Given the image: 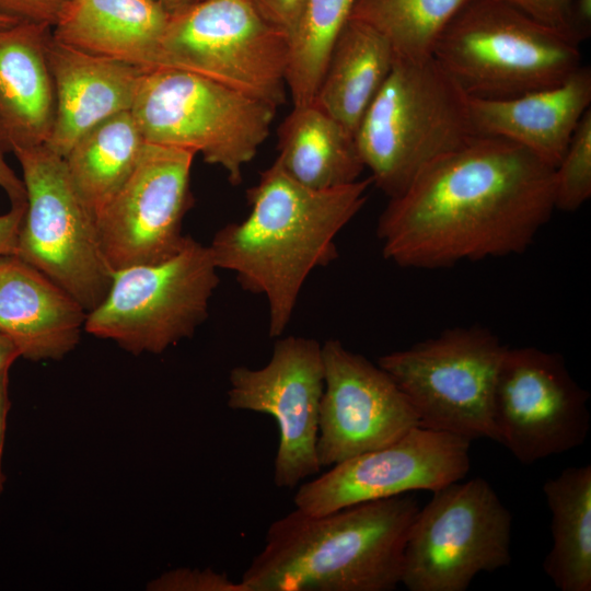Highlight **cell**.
Here are the masks:
<instances>
[{
	"label": "cell",
	"instance_id": "obj_1",
	"mask_svg": "<svg viewBox=\"0 0 591 591\" xmlns=\"http://www.w3.org/2000/svg\"><path fill=\"white\" fill-rule=\"evenodd\" d=\"M554 169L507 139L478 135L427 166L381 213L385 259L440 269L525 252L554 210Z\"/></svg>",
	"mask_w": 591,
	"mask_h": 591
},
{
	"label": "cell",
	"instance_id": "obj_2",
	"mask_svg": "<svg viewBox=\"0 0 591 591\" xmlns=\"http://www.w3.org/2000/svg\"><path fill=\"white\" fill-rule=\"evenodd\" d=\"M371 184L368 177L313 189L275 160L246 192L247 217L215 234L208 246L218 269L234 273L242 289L265 297L270 337L288 326L311 271L338 256L335 239L366 204Z\"/></svg>",
	"mask_w": 591,
	"mask_h": 591
},
{
	"label": "cell",
	"instance_id": "obj_3",
	"mask_svg": "<svg viewBox=\"0 0 591 591\" xmlns=\"http://www.w3.org/2000/svg\"><path fill=\"white\" fill-rule=\"evenodd\" d=\"M418 510L406 494L317 515L294 509L268 526L241 581L248 591L395 590Z\"/></svg>",
	"mask_w": 591,
	"mask_h": 591
},
{
	"label": "cell",
	"instance_id": "obj_4",
	"mask_svg": "<svg viewBox=\"0 0 591 591\" xmlns=\"http://www.w3.org/2000/svg\"><path fill=\"white\" fill-rule=\"evenodd\" d=\"M476 136L470 96L433 57H395L355 141L372 184L393 198L427 166Z\"/></svg>",
	"mask_w": 591,
	"mask_h": 591
},
{
	"label": "cell",
	"instance_id": "obj_5",
	"mask_svg": "<svg viewBox=\"0 0 591 591\" xmlns=\"http://www.w3.org/2000/svg\"><path fill=\"white\" fill-rule=\"evenodd\" d=\"M579 42L499 0H473L444 27L432 57L470 96L501 100L564 82Z\"/></svg>",
	"mask_w": 591,
	"mask_h": 591
},
{
	"label": "cell",
	"instance_id": "obj_6",
	"mask_svg": "<svg viewBox=\"0 0 591 591\" xmlns=\"http://www.w3.org/2000/svg\"><path fill=\"white\" fill-rule=\"evenodd\" d=\"M276 109L202 76L155 68L144 71L130 112L148 143L200 153L239 185Z\"/></svg>",
	"mask_w": 591,
	"mask_h": 591
},
{
	"label": "cell",
	"instance_id": "obj_7",
	"mask_svg": "<svg viewBox=\"0 0 591 591\" xmlns=\"http://www.w3.org/2000/svg\"><path fill=\"white\" fill-rule=\"evenodd\" d=\"M289 54V37L253 0H202L170 14L159 68L193 72L278 107Z\"/></svg>",
	"mask_w": 591,
	"mask_h": 591
},
{
	"label": "cell",
	"instance_id": "obj_8",
	"mask_svg": "<svg viewBox=\"0 0 591 591\" xmlns=\"http://www.w3.org/2000/svg\"><path fill=\"white\" fill-rule=\"evenodd\" d=\"M507 348L488 328L452 327L386 354L378 364L406 396L421 427L496 441L493 398Z\"/></svg>",
	"mask_w": 591,
	"mask_h": 591
},
{
	"label": "cell",
	"instance_id": "obj_9",
	"mask_svg": "<svg viewBox=\"0 0 591 591\" xmlns=\"http://www.w3.org/2000/svg\"><path fill=\"white\" fill-rule=\"evenodd\" d=\"M218 270L209 246L189 236L166 260L114 271L106 297L86 313L84 331L132 355L161 354L205 322Z\"/></svg>",
	"mask_w": 591,
	"mask_h": 591
},
{
	"label": "cell",
	"instance_id": "obj_10",
	"mask_svg": "<svg viewBox=\"0 0 591 591\" xmlns=\"http://www.w3.org/2000/svg\"><path fill=\"white\" fill-rule=\"evenodd\" d=\"M12 152L26 190L14 255L89 312L106 297L114 274L101 251L95 218L72 185L63 158L45 144Z\"/></svg>",
	"mask_w": 591,
	"mask_h": 591
},
{
	"label": "cell",
	"instance_id": "obj_11",
	"mask_svg": "<svg viewBox=\"0 0 591 591\" xmlns=\"http://www.w3.org/2000/svg\"><path fill=\"white\" fill-rule=\"evenodd\" d=\"M459 482L432 491L410 526L401 579L409 591H465L511 561L510 511L486 479Z\"/></svg>",
	"mask_w": 591,
	"mask_h": 591
},
{
	"label": "cell",
	"instance_id": "obj_12",
	"mask_svg": "<svg viewBox=\"0 0 591 591\" xmlns=\"http://www.w3.org/2000/svg\"><path fill=\"white\" fill-rule=\"evenodd\" d=\"M589 397L561 355L508 347L494 390L496 441L526 465L578 448L590 429Z\"/></svg>",
	"mask_w": 591,
	"mask_h": 591
},
{
	"label": "cell",
	"instance_id": "obj_13",
	"mask_svg": "<svg viewBox=\"0 0 591 591\" xmlns=\"http://www.w3.org/2000/svg\"><path fill=\"white\" fill-rule=\"evenodd\" d=\"M229 383L231 409L267 414L277 424V487L293 488L321 471L316 451L325 385L321 343L298 336L277 339L264 367H234Z\"/></svg>",
	"mask_w": 591,
	"mask_h": 591
},
{
	"label": "cell",
	"instance_id": "obj_14",
	"mask_svg": "<svg viewBox=\"0 0 591 591\" xmlns=\"http://www.w3.org/2000/svg\"><path fill=\"white\" fill-rule=\"evenodd\" d=\"M195 154L147 142L130 176L95 218L101 251L113 273L166 260L184 247Z\"/></svg>",
	"mask_w": 591,
	"mask_h": 591
},
{
	"label": "cell",
	"instance_id": "obj_15",
	"mask_svg": "<svg viewBox=\"0 0 591 591\" xmlns=\"http://www.w3.org/2000/svg\"><path fill=\"white\" fill-rule=\"evenodd\" d=\"M471 441L417 426L396 441L340 462L298 488L296 509L317 515L414 490L434 491L470 470Z\"/></svg>",
	"mask_w": 591,
	"mask_h": 591
},
{
	"label": "cell",
	"instance_id": "obj_16",
	"mask_svg": "<svg viewBox=\"0 0 591 591\" xmlns=\"http://www.w3.org/2000/svg\"><path fill=\"white\" fill-rule=\"evenodd\" d=\"M322 351L325 385L316 444L321 467L389 445L420 426L406 396L378 363L338 339L324 341Z\"/></svg>",
	"mask_w": 591,
	"mask_h": 591
},
{
	"label": "cell",
	"instance_id": "obj_17",
	"mask_svg": "<svg viewBox=\"0 0 591 591\" xmlns=\"http://www.w3.org/2000/svg\"><path fill=\"white\" fill-rule=\"evenodd\" d=\"M47 57L56 111L54 128L45 146L65 158L94 126L131 109L146 70L85 53L54 36Z\"/></svg>",
	"mask_w": 591,
	"mask_h": 591
},
{
	"label": "cell",
	"instance_id": "obj_18",
	"mask_svg": "<svg viewBox=\"0 0 591 591\" xmlns=\"http://www.w3.org/2000/svg\"><path fill=\"white\" fill-rule=\"evenodd\" d=\"M86 311L66 290L16 255L0 256V333L33 360L72 351Z\"/></svg>",
	"mask_w": 591,
	"mask_h": 591
},
{
	"label": "cell",
	"instance_id": "obj_19",
	"mask_svg": "<svg viewBox=\"0 0 591 591\" xmlns=\"http://www.w3.org/2000/svg\"><path fill=\"white\" fill-rule=\"evenodd\" d=\"M590 103L591 72L580 67L549 88L501 100L470 97V112L478 135L512 141L555 169Z\"/></svg>",
	"mask_w": 591,
	"mask_h": 591
},
{
	"label": "cell",
	"instance_id": "obj_20",
	"mask_svg": "<svg viewBox=\"0 0 591 591\" xmlns=\"http://www.w3.org/2000/svg\"><path fill=\"white\" fill-rule=\"evenodd\" d=\"M45 23L0 26V149L46 144L55 123V88Z\"/></svg>",
	"mask_w": 591,
	"mask_h": 591
},
{
	"label": "cell",
	"instance_id": "obj_21",
	"mask_svg": "<svg viewBox=\"0 0 591 591\" xmlns=\"http://www.w3.org/2000/svg\"><path fill=\"white\" fill-rule=\"evenodd\" d=\"M169 18L152 0H70L51 30L66 45L150 70L160 67Z\"/></svg>",
	"mask_w": 591,
	"mask_h": 591
},
{
	"label": "cell",
	"instance_id": "obj_22",
	"mask_svg": "<svg viewBox=\"0 0 591 591\" xmlns=\"http://www.w3.org/2000/svg\"><path fill=\"white\" fill-rule=\"evenodd\" d=\"M394 60L381 33L349 18L332 47L313 102L355 136Z\"/></svg>",
	"mask_w": 591,
	"mask_h": 591
},
{
	"label": "cell",
	"instance_id": "obj_23",
	"mask_svg": "<svg viewBox=\"0 0 591 591\" xmlns=\"http://www.w3.org/2000/svg\"><path fill=\"white\" fill-rule=\"evenodd\" d=\"M276 161L296 182L329 189L359 179L364 165L355 136L314 102L293 106L277 130Z\"/></svg>",
	"mask_w": 591,
	"mask_h": 591
},
{
	"label": "cell",
	"instance_id": "obj_24",
	"mask_svg": "<svg viewBox=\"0 0 591 591\" xmlns=\"http://www.w3.org/2000/svg\"><path fill=\"white\" fill-rule=\"evenodd\" d=\"M543 491L553 536L544 571L560 591H590L591 465L565 468L544 483Z\"/></svg>",
	"mask_w": 591,
	"mask_h": 591
},
{
	"label": "cell",
	"instance_id": "obj_25",
	"mask_svg": "<svg viewBox=\"0 0 591 591\" xmlns=\"http://www.w3.org/2000/svg\"><path fill=\"white\" fill-rule=\"evenodd\" d=\"M146 144L126 111L94 126L65 155L70 181L94 218L130 176Z\"/></svg>",
	"mask_w": 591,
	"mask_h": 591
},
{
	"label": "cell",
	"instance_id": "obj_26",
	"mask_svg": "<svg viewBox=\"0 0 591 591\" xmlns=\"http://www.w3.org/2000/svg\"><path fill=\"white\" fill-rule=\"evenodd\" d=\"M473 0H357L350 18L391 44L395 57L425 60L449 22Z\"/></svg>",
	"mask_w": 591,
	"mask_h": 591
},
{
	"label": "cell",
	"instance_id": "obj_27",
	"mask_svg": "<svg viewBox=\"0 0 591 591\" xmlns=\"http://www.w3.org/2000/svg\"><path fill=\"white\" fill-rule=\"evenodd\" d=\"M357 0H305L290 40L287 89L293 106L314 101L332 47Z\"/></svg>",
	"mask_w": 591,
	"mask_h": 591
},
{
	"label": "cell",
	"instance_id": "obj_28",
	"mask_svg": "<svg viewBox=\"0 0 591 591\" xmlns=\"http://www.w3.org/2000/svg\"><path fill=\"white\" fill-rule=\"evenodd\" d=\"M555 210L575 211L591 197V111L581 118L554 169Z\"/></svg>",
	"mask_w": 591,
	"mask_h": 591
},
{
	"label": "cell",
	"instance_id": "obj_29",
	"mask_svg": "<svg viewBox=\"0 0 591 591\" xmlns=\"http://www.w3.org/2000/svg\"><path fill=\"white\" fill-rule=\"evenodd\" d=\"M153 591H248L240 580H231L227 573L210 568H178L164 572L148 584Z\"/></svg>",
	"mask_w": 591,
	"mask_h": 591
},
{
	"label": "cell",
	"instance_id": "obj_30",
	"mask_svg": "<svg viewBox=\"0 0 591 591\" xmlns=\"http://www.w3.org/2000/svg\"><path fill=\"white\" fill-rule=\"evenodd\" d=\"M515 7L533 19L564 31L581 40L572 21V0H499Z\"/></svg>",
	"mask_w": 591,
	"mask_h": 591
},
{
	"label": "cell",
	"instance_id": "obj_31",
	"mask_svg": "<svg viewBox=\"0 0 591 591\" xmlns=\"http://www.w3.org/2000/svg\"><path fill=\"white\" fill-rule=\"evenodd\" d=\"M70 0H0V14L19 22L45 23L51 27Z\"/></svg>",
	"mask_w": 591,
	"mask_h": 591
},
{
	"label": "cell",
	"instance_id": "obj_32",
	"mask_svg": "<svg viewBox=\"0 0 591 591\" xmlns=\"http://www.w3.org/2000/svg\"><path fill=\"white\" fill-rule=\"evenodd\" d=\"M260 12L291 40L305 0H253Z\"/></svg>",
	"mask_w": 591,
	"mask_h": 591
},
{
	"label": "cell",
	"instance_id": "obj_33",
	"mask_svg": "<svg viewBox=\"0 0 591 591\" xmlns=\"http://www.w3.org/2000/svg\"><path fill=\"white\" fill-rule=\"evenodd\" d=\"M25 205H11L8 212L0 215V256L15 253L20 225Z\"/></svg>",
	"mask_w": 591,
	"mask_h": 591
},
{
	"label": "cell",
	"instance_id": "obj_34",
	"mask_svg": "<svg viewBox=\"0 0 591 591\" xmlns=\"http://www.w3.org/2000/svg\"><path fill=\"white\" fill-rule=\"evenodd\" d=\"M0 187L5 192L11 205H25L26 190L23 183L14 171L8 165L0 149Z\"/></svg>",
	"mask_w": 591,
	"mask_h": 591
},
{
	"label": "cell",
	"instance_id": "obj_35",
	"mask_svg": "<svg viewBox=\"0 0 591 591\" xmlns=\"http://www.w3.org/2000/svg\"><path fill=\"white\" fill-rule=\"evenodd\" d=\"M11 406L9 398V369L0 371V495L4 489L5 476L2 471V454L7 430V416Z\"/></svg>",
	"mask_w": 591,
	"mask_h": 591
},
{
	"label": "cell",
	"instance_id": "obj_36",
	"mask_svg": "<svg viewBox=\"0 0 591 591\" xmlns=\"http://www.w3.org/2000/svg\"><path fill=\"white\" fill-rule=\"evenodd\" d=\"M572 21L580 38H586L591 23V0H572Z\"/></svg>",
	"mask_w": 591,
	"mask_h": 591
},
{
	"label": "cell",
	"instance_id": "obj_37",
	"mask_svg": "<svg viewBox=\"0 0 591 591\" xmlns=\"http://www.w3.org/2000/svg\"><path fill=\"white\" fill-rule=\"evenodd\" d=\"M19 357L21 356L16 346L0 333V371L10 369Z\"/></svg>",
	"mask_w": 591,
	"mask_h": 591
},
{
	"label": "cell",
	"instance_id": "obj_38",
	"mask_svg": "<svg viewBox=\"0 0 591 591\" xmlns=\"http://www.w3.org/2000/svg\"><path fill=\"white\" fill-rule=\"evenodd\" d=\"M202 0H158L162 8L169 13H175Z\"/></svg>",
	"mask_w": 591,
	"mask_h": 591
},
{
	"label": "cell",
	"instance_id": "obj_39",
	"mask_svg": "<svg viewBox=\"0 0 591 591\" xmlns=\"http://www.w3.org/2000/svg\"><path fill=\"white\" fill-rule=\"evenodd\" d=\"M19 21L0 14V26H8L18 23Z\"/></svg>",
	"mask_w": 591,
	"mask_h": 591
},
{
	"label": "cell",
	"instance_id": "obj_40",
	"mask_svg": "<svg viewBox=\"0 0 591 591\" xmlns=\"http://www.w3.org/2000/svg\"><path fill=\"white\" fill-rule=\"evenodd\" d=\"M152 1H158V0H152Z\"/></svg>",
	"mask_w": 591,
	"mask_h": 591
}]
</instances>
